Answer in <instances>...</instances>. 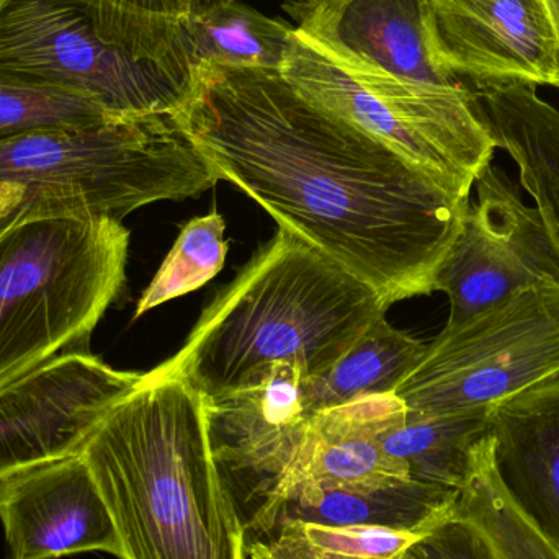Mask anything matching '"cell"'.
<instances>
[{"instance_id":"6da1fadb","label":"cell","mask_w":559,"mask_h":559,"mask_svg":"<svg viewBox=\"0 0 559 559\" xmlns=\"http://www.w3.org/2000/svg\"><path fill=\"white\" fill-rule=\"evenodd\" d=\"M174 120L216 182L374 289L432 293L472 199L296 88L277 69L202 68Z\"/></svg>"},{"instance_id":"7a4b0ae2","label":"cell","mask_w":559,"mask_h":559,"mask_svg":"<svg viewBox=\"0 0 559 559\" xmlns=\"http://www.w3.org/2000/svg\"><path fill=\"white\" fill-rule=\"evenodd\" d=\"M120 559H246L248 535L206 427L205 397L154 368L88 433Z\"/></svg>"},{"instance_id":"3957f363","label":"cell","mask_w":559,"mask_h":559,"mask_svg":"<svg viewBox=\"0 0 559 559\" xmlns=\"http://www.w3.org/2000/svg\"><path fill=\"white\" fill-rule=\"evenodd\" d=\"M386 309L371 286L280 228L157 370L205 397L239 390L274 364L309 380L331 370Z\"/></svg>"},{"instance_id":"277c9868","label":"cell","mask_w":559,"mask_h":559,"mask_svg":"<svg viewBox=\"0 0 559 559\" xmlns=\"http://www.w3.org/2000/svg\"><path fill=\"white\" fill-rule=\"evenodd\" d=\"M118 219L28 202L0 219V390L87 344L127 280Z\"/></svg>"},{"instance_id":"5b68a950","label":"cell","mask_w":559,"mask_h":559,"mask_svg":"<svg viewBox=\"0 0 559 559\" xmlns=\"http://www.w3.org/2000/svg\"><path fill=\"white\" fill-rule=\"evenodd\" d=\"M0 182L28 202L121 222L151 203L200 195L216 179L174 117L156 115L0 140Z\"/></svg>"},{"instance_id":"8992f818","label":"cell","mask_w":559,"mask_h":559,"mask_svg":"<svg viewBox=\"0 0 559 559\" xmlns=\"http://www.w3.org/2000/svg\"><path fill=\"white\" fill-rule=\"evenodd\" d=\"M282 74L322 107L378 138L460 199L498 150L465 84L439 87L350 68L293 29Z\"/></svg>"},{"instance_id":"52a82bcc","label":"cell","mask_w":559,"mask_h":559,"mask_svg":"<svg viewBox=\"0 0 559 559\" xmlns=\"http://www.w3.org/2000/svg\"><path fill=\"white\" fill-rule=\"evenodd\" d=\"M0 79L82 95L130 118L174 117L193 74L107 41L88 0H0Z\"/></svg>"},{"instance_id":"ba28073f","label":"cell","mask_w":559,"mask_h":559,"mask_svg":"<svg viewBox=\"0 0 559 559\" xmlns=\"http://www.w3.org/2000/svg\"><path fill=\"white\" fill-rule=\"evenodd\" d=\"M559 374V283L447 324L394 396L427 414L491 413Z\"/></svg>"},{"instance_id":"9c48e42d","label":"cell","mask_w":559,"mask_h":559,"mask_svg":"<svg viewBox=\"0 0 559 559\" xmlns=\"http://www.w3.org/2000/svg\"><path fill=\"white\" fill-rule=\"evenodd\" d=\"M205 397V396H203ZM210 445L252 540L271 534L308 439L301 374L269 365L246 386L205 397Z\"/></svg>"},{"instance_id":"30bf717a","label":"cell","mask_w":559,"mask_h":559,"mask_svg":"<svg viewBox=\"0 0 559 559\" xmlns=\"http://www.w3.org/2000/svg\"><path fill=\"white\" fill-rule=\"evenodd\" d=\"M459 233L433 277L459 324L525 289L559 283V251L537 206L522 202L515 183L488 166L476 180Z\"/></svg>"},{"instance_id":"8fae6325","label":"cell","mask_w":559,"mask_h":559,"mask_svg":"<svg viewBox=\"0 0 559 559\" xmlns=\"http://www.w3.org/2000/svg\"><path fill=\"white\" fill-rule=\"evenodd\" d=\"M143 374L69 352L0 390V478L78 455L105 414Z\"/></svg>"},{"instance_id":"7c38bea8","label":"cell","mask_w":559,"mask_h":559,"mask_svg":"<svg viewBox=\"0 0 559 559\" xmlns=\"http://www.w3.org/2000/svg\"><path fill=\"white\" fill-rule=\"evenodd\" d=\"M0 524L10 559L121 558L110 512L79 453L0 478Z\"/></svg>"},{"instance_id":"4fadbf2b","label":"cell","mask_w":559,"mask_h":559,"mask_svg":"<svg viewBox=\"0 0 559 559\" xmlns=\"http://www.w3.org/2000/svg\"><path fill=\"white\" fill-rule=\"evenodd\" d=\"M440 64L476 85H554L557 39L544 0H430Z\"/></svg>"},{"instance_id":"5bb4252c","label":"cell","mask_w":559,"mask_h":559,"mask_svg":"<svg viewBox=\"0 0 559 559\" xmlns=\"http://www.w3.org/2000/svg\"><path fill=\"white\" fill-rule=\"evenodd\" d=\"M298 29L350 68L416 84H463L440 64L430 0H341Z\"/></svg>"},{"instance_id":"9a60e30c","label":"cell","mask_w":559,"mask_h":559,"mask_svg":"<svg viewBox=\"0 0 559 559\" xmlns=\"http://www.w3.org/2000/svg\"><path fill=\"white\" fill-rule=\"evenodd\" d=\"M403 411L394 394H377L312 414L286 501L298 492L373 489L411 479L406 463L384 445Z\"/></svg>"},{"instance_id":"2e32d148","label":"cell","mask_w":559,"mask_h":559,"mask_svg":"<svg viewBox=\"0 0 559 559\" xmlns=\"http://www.w3.org/2000/svg\"><path fill=\"white\" fill-rule=\"evenodd\" d=\"M488 424L502 488L559 548V374L492 407Z\"/></svg>"},{"instance_id":"e0dca14e","label":"cell","mask_w":559,"mask_h":559,"mask_svg":"<svg viewBox=\"0 0 559 559\" xmlns=\"http://www.w3.org/2000/svg\"><path fill=\"white\" fill-rule=\"evenodd\" d=\"M472 92L479 118L498 150L514 159L559 251V110L534 85H478Z\"/></svg>"},{"instance_id":"ac0fdd59","label":"cell","mask_w":559,"mask_h":559,"mask_svg":"<svg viewBox=\"0 0 559 559\" xmlns=\"http://www.w3.org/2000/svg\"><path fill=\"white\" fill-rule=\"evenodd\" d=\"M459 495L455 489L414 479L373 489L298 492L283 506L277 525L305 521L429 535L452 518Z\"/></svg>"},{"instance_id":"d6986e66","label":"cell","mask_w":559,"mask_h":559,"mask_svg":"<svg viewBox=\"0 0 559 559\" xmlns=\"http://www.w3.org/2000/svg\"><path fill=\"white\" fill-rule=\"evenodd\" d=\"M427 344L397 331L378 316L358 341L321 377L301 381V403L309 417L361 397L394 394L414 370Z\"/></svg>"},{"instance_id":"ffe728a7","label":"cell","mask_w":559,"mask_h":559,"mask_svg":"<svg viewBox=\"0 0 559 559\" xmlns=\"http://www.w3.org/2000/svg\"><path fill=\"white\" fill-rule=\"evenodd\" d=\"M488 419L489 413L427 414L404 407L384 436V445L406 463L414 481L460 491L488 437Z\"/></svg>"},{"instance_id":"44dd1931","label":"cell","mask_w":559,"mask_h":559,"mask_svg":"<svg viewBox=\"0 0 559 559\" xmlns=\"http://www.w3.org/2000/svg\"><path fill=\"white\" fill-rule=\"evenodd\" d=\"M192 71L282 69L293 29L238 0H218L182 22Z\"/></svg>"},{"instance_id":"7402d4cb","label":"cell","mask_w":559,"mask_h":559,"mask_svg":"<svg viewBox=\"0 0 559 559\" xmlns=\"http://www.w3.org/2000/svg\"><path fill=\"white\" fill-rule=\"evenodd\" d=\"M455 518L478 528L495 559H559V548L515 508L499 481L491 436L476 455L475 468L456 499Z\"/></svg>"},{"instance_id":"603a6c76","label":"cell","mask_w":559,"mask_h":559,"mask_svg":"<svg viewBox=\"0 0 559 559\" xmlns=\"http://www.w3.org/2000/svg\"><path fill=\"white\" fill-rule=\"evenodd\" d=\"M426 535L361 525L288 521L248 542L251 559H403Z\"/></svg>"},{"instance_id":"cb8c5ba5","label":"cell","mask_w":559,"mask_h":559,"mask_svg":"<svg viewBox=\"0 0 559 559\" xmlns=\"http://www.w3.org/2000/svg\"><path fill=\"white\" fill-rule=\"evenodd\" d=\"M98 32L140 59L192 72L182 22L190 0H88Z\"/></svg>"},{"instance_id":"d4e9b609","label":"cell","mask_w":559,"mask_h":559,"mask_svg":"<svg viewBox=\"0 0 559 559\" xmlns=\"http://www.w3.org/2000/svg\"><path fill=\"white\" fill-rule=\"evenodd\" d=\"M225 231V219L216 213L183 225L156 277L141 295L134 318H141L170 299L195 292L218 275L228 255Z\"/></svg>"},{"instance_id":"484cf974","label":"cell","mask_w":559,"mask_h":559,"mask_svg":"<svg viewBox=\"0 0 559 559\" xmlns=\"http://www.w3.org/2000/svg\"><path fill=\"white\" fill-rule=\"evenodd\" d=\"M115 118L127 117H117L82 95L0 79V140L38 130L94 127Z\"/></svg>"},{"instance_id":"4316f807","label":"cell","mask_w":559,"mask_h":559,"mask_svg":"<svg viewBox=\"0 0 559 559\" xmlns=\"http://www.w3.org/2000/svg\"><path fill=\"white\" fill-rule=\"evenodd\" d=\"M403 559H495V555L475 525L452 515L413 545Z\"/></svg>"},{"instance_id":"83f0119b","label":"cell","mask_w":559,"mask_h":559,"mask_svg":"<svg viewBox=\"0 0 559 559\" xmlns=\"http://www.w3.org/2000/svg\"><path fill=\"white\" fill-rule=\"evenodd\" d=\"M23 190L15 183L0 182V219L9 216L23 200Z\"/></svg>"},{"instance_id":"f1b7e54d","label":"cell","mask_w":559,"mask_h":559,"mask_svg":"<svg viewBox=\"0 0 559 559\" xmlns=\"http://www.w3.org/2000/svg\"><path fill=\"white\" fill-rule=\"evenodd\" d=\"M341 0H296L293 2V12L298 16L299 22L311 13L319 12V10L328 9Z\"/></svg>"},{"instance_id":"f546056e","label":"cell","mask_w":559,"mask_h":559,"mask_svg":"<svg viewBox=\"0 0 559 559\" xmlns=\"http://www.w3.org/2000/svg\"><path fill=\"white\" fill-rule=\"evenodd\" d=\"M554 26L555 39H557V75H555V87L559 88V0H544Z\"/></svg>"},{"instance_id":"4dcf8cb0","label":"cell","mask_w":559,"mask_h":559,"mask_svg":"<svg viewBox=\"0 0 559 559\" xmlns=\"http://www.w3.org/2000/svg\"><path fill=\"white\" fill-rule=\"evenodd\" d=\"M215 2H218V0H190V15L209 9V7L213 5Z\"/></svg>"}]
</instances>
